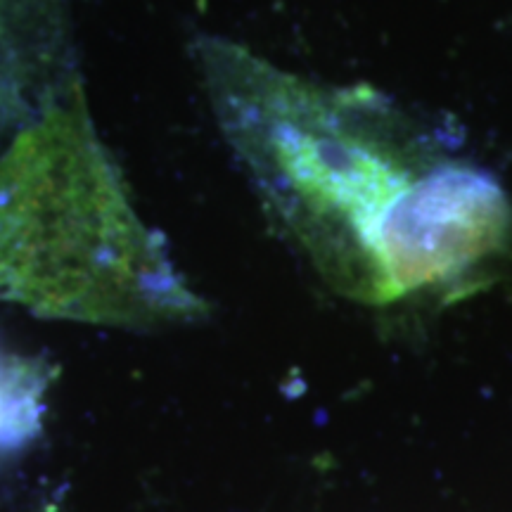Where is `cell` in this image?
Here are the masks:
<instances>
[{"label": "cell", "mask_w": 512, "mask_h": 512, "mask_svg": "<svg viewBox=\"0 0 512 512\" xmlns=\"http://www.w3.org/2000/svg\"><path fill=\"white\" fill-rule=\"evenodd\" d=\"M268 105L264 162L275 195L358 297H456L508 254L512 204L503 185L441 155L380 98L294 83Z\"/></svg>", "instance_id": "6da1fadb"}, {"label": "cell", "mask_w": 512, "mask_h": 512, "mask_svg": "<svg viewBox=\"0 0 512 512\" xmlns=\"http://www.w3.org/2000/svg\"><path fill=\"white\" fill-rule=\"evenodd\" d=\"M38 380L29 363L0 349V453L31 437L38 420Z\"/></svg>", "instance_id": "7a4b0ae2"}]
</instances>
